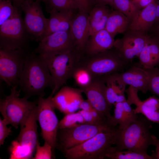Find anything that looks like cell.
I'll return each mask as SVG.
<instances>
[{
  "label": "cell",
  "instance_id": "1",
  "mask_svg": "<svg viewBox=\"0 0 159 159\" xmlns=\"http://www.w3.org/2000/svg\"><path fill=\"white\" fill-rule=\"evenodd\" d=\"M18 86L24 93L23 97L27 99L35 95L44 97L47 88H50L52 91L53 90V80L42 55L34 51L30 52L25 61Z\"/></svg>",
  "mask_w": 159,
  "mask_h": 159
},
{
  "label": "cell",
  "instance_id": "2",
  "mask_svg": "<svg viewBox=\"0 0 159 159\" xmlns=\"http://www.w3.org/2000/svg\"><path fill=\"white\" fill-rule=\"evenodd\" d=\"M151 121L139 116L134 122L127 127L120 129L117 127L114 146L117 150H125L143 154H147L148 147L153 145L150 129Z\"/></svg>",
  "mask_w": 159,
  "mask_h": 159
},
{
  "label": "cell",
  "instance_id": "3",
  "mask_svg": "<svg viewBox=\"0 0 159 159\" xmlns=\"http://www.w3.org/2000/svg\"><path fill=\"white\" fill-rule=\"evenodd\" d=\"M117 128L98 133L82 143L62 153L67 159H105L110 148L115 144Z\"/></svg>",
  "mask_w": 159,
  "mask_h": 159
},
{
  "label": "cell",
  "instance_id": "4",
  "mask_svg": "<svg viewBox=\"0 0 159 159\" xmlns=\"http://www.w3.org/2000/svg\"><path fill=\"white\" fill-rule=\"evenodd\" d=\"M79 64L86 67L93 77L123 72L129 64L115 48L90 56H84Z\"/></svg>",
  "mask_w": 159,
  "mask_h": 159
},
{
  "label": "cell",
  "instance_id": "5",
  "mask_svg": "<svg viewBox=\"0 0 159 159\" xmlns=\"http://www.w3.org/2000/svg\"><path fill=\"white\" fill-rule=\"evenodd\" d=\"M21 7L16 8L12 16L0 26V48L15 50L28 48L32 40L22 16Z\"/></svg>",
  "mask_w": 159,
  "mask_h": 159
},
{
  "label": "cell",
  "instance_id": "6",
  "mask_svg": "<svg viewBox=\"0 0 159 159\" xmlns=\"http://www.w3.org/2000/svg\"><path fill=\"white\" fill-rule=\"evenodd\" d=\"M17 87H11L10 94L0 101V112L3 119L8 125L16 129L25 122L37 105V102L19 97L21 90L18 91Z\"/></svg>",
  "mask_w": 159,
  "mask_h": 159
},
{
  "label": "cell",
  "instance_id": "7",
  "mask_svg": "<svg viewBox=\"0 0 159 159\" xmlns=\"http://www.w3.org/2000/svg\"><path fill=\"white\" fill-rule=\"evenodd\" d=\"M116 128L109 124L93 125L85 123L71 128L58 129L55 148L62 152L82 143L98 133Z\"/></svg>",
  "mask_w": 159,
  "mask_h": 159
},
{
  "label": "cell",
  "instance_id": "8",
  "mask_svg": "<svg viewBox=\"0 0 159 159\" xmlns=\"http://www.w3.org/2000/svg\"><path fill=\"white\" fill-rule=\"evenodd\" d=\"M30 52L28 48L13 50L0 48V79L8 86H18L25 61Z\"/></svg>",
  "mask_w": 159,
  "mask_h": 159
},
{
  "label": "cell",
  "instance_id": "9",
  "mask_svg": "<svg viewBox=\"0 0 159 159\" xmlns=\"http://www.w3.org/2000/svg\"><path fill=\"white\" fill-rule=\"evenodd\" d=\"M51 93L46 98L39 97L37 101L36 118L39 123L41 135L44 142L49 144L54 152L56 148L59 122Z\"/></svg>",
  "mask_w": 159,
  "mask_h": 159
},
{
  "label": "cell",
  "instance_id": "10",
  "mask_svg": "<svg viewBox=\"0 0 159 159\" xmlns=\"http://www.w3.org/2000/svg\"><path fill=\"white\" fill-rule=\"evenodd\" d=\"M42 56L54 81V87L51 93L54 95L68 80L72 77L74 69L80 60L74 51L66 53Z\"/></svg>",
  "mask_w": 159,
  "mask_h": 159
},
{
  "label": "cell",
  "instance_id": "11",
  "mask_svg": "<svg viewBox=\"0 0 159 159\" xmlns=\"http://www.w3.org/2000/svg\"><path fill=\"white\" fill-rule=\"evenodd\" d=\"M20 7L24 14V21L29 33L32 40L39 42L43 38L48 21L40 3L34 0L26 1Z\"/></svg>",
  "mask_w": 159,
  "mask_h": 159
},
{
  "label": "cell",
  "instance_id": "12",
  "mask_svg": "<svg viewBox=\"0 0 159 159\" xmlns=\"http://www.w3.org/2000/svg\"><path fill=\"white\" fill-rule=\"evenodd\" d=\"M74 45L70 30L56 32L44 37L34 49L42 56H50L74 51Z\"/></svg>",
  "mask_w": 159,
  "mask_h": 159
},
{
  "label": "cell",
  "instance_id": "13",
  "mask_svg": "<svg viewBox=\"0 0 159 159\" xmlns=\"http://www.w3.org/2000/svg\"><path fill=\"white\" fill-rule=\"evenodd\" d=\"M150 37L145 34L127 31L122 39L115 40L114 48L123 60L129 64L138 56Z\"/></svg>",
  "mask_w": 159,
  "mask_h": 159
},
{
  "label": "cell",
  "instance_id": "14",
  "mask_svg": "<svg viewBox=\"0 0 159 159\" xmlns=\"http://www.w3.org/2000/svg\"><path fill=\"white\" fill-rule=\"evenodd\" d=\"M106 86L103 77H94L91 83L81 89L93 107L109 121L112 117L111 106L105 96Z\"/></svg>",
  "mask_w": 159,
  "mask_h": 159
},
{
  "label": "cell",
  "instance_id": "15",
  "mask_svg": "<svg viewBox=\"0 0 159 159\" xmlns=\"http://www.w3.org/2000/svg\"><path fill=\"white\" fill-rule=\"evenodd\" d=\"M69 30L74 41V52L81 59L84 56L85 47L90 36L88 13L79 10L74 13Z\"/></svg>",
  "mask_w": 159,
  "mask_h": 159
},
{
  "label": "cell",
  "instance_id": "16",
  "mask_svg": "<svg viewBox=\"0 0 159 159\" xmlns=\"http://www.w3.org/2000/svg\"><path fill=\"white\" fill-rule=\"evenodd\" d=\"M36 107L20 126V132L16 139L22 148L32 157L38 142Z\"/></svg>",
  "mask_w": 159,
  "mask_h": 159
},
{
  "label": "cell",
  "instance_id": "17",
  "mask_svg": "<svg viewBox=\"0 0 159 159\" xmlns=\"http://www.w3.org/2000/svg\"><path fill=\"white\" fill-rule=\"evenodd\" d=\"M158 4L153 0L140 10L131 21L127 31L146 34L155 22Z\"/></svg>",
  "mask_w": 159,
  "mask_h": 159
},
{
  "label": "cell",
  "instance_id": "18",
  "mask_svg": "<svg viewBox=\"0 0 159 159\" xmlns=\"http://www.w3.org/2000/svg\"><path fill=\"white\" fill-rule=\"evenodd\" d=\"M115 74L126 85L132 86L144 94L148 90L149 75L143 68L133 66L125 71Z\"/></svg>",
  "mask_w": 159,
  "mask_h": 159
},
{
  "label": "cell",
  "instance_id": "19",
  "mask_svg": "<svg viewBox=\"0 0 159 159\" xmlns=\"http://www.w3.org/2000/svg\"><path fill=\"white\" fill-rule=\"evenodd\" d=\"M114 38L105 29L90 35L85 47L84 56L92 55L113 48Z\"/></svg>",
  "mask_w": 159,
  "mask_h": 159
},
{
  "label": "cell",
  "instance_id": "20",
  "mask_svg": "<svg viewBox=\"0 0 159 159\" xmlns=\"http://www.w3.org/2000/svg\"><path fill=\"white\" fill-rule=\"evenodd\" d=\"M107 6L95 4L88 13L90 36L105 29L111 11Z\"/></svg>",
  "mask_w": 159,
  "mask_h": 159
},
{
  "label": "cell",
  "instance_id": "21",
  "mask_svg": "<svg viewBox=\"0 0 159 159\" xmlns=\"http://www.w3.org/2000/svg\"><path fill=\"white\" fill-rule=\"evenodd\" d=\"M74 13L71 11H54L49 14L43 38L56 32L69 30L71 19Z\"/></svg>",
  "mask_w": 159,
  "mask_h": 159
},
{
  "label": "cell",
  "instance_id": "22",
  "mask_svg": "<svg viewBox=\"0 0 159 159\" xmlns=\"http://www.w3.org/2000/svg\"><path fill=\"white\" fill-rule=\"evenodd\" d=\"M131 20L122 13L117 10L111 11L105 29L114 37L119 33L127 31Z\"/></svg>",
  "mask_w": 159,
  "mask_h": 159
},
{
  "label": "cell",
  "instance_id": "23",
  "mask_svg": "<svg viewBox=\"0 0 159 159\" xmlns=\"http://www.w3.org/2000/svg\"><path fill=\"white\" fill-rule=\"evenodd\" d=\"M134 110L135 113H141L149 120L159 124V98L155 96L142 101Z\"/></svg>",
  "mask_w": 159,
  "mask_h": 159
},
{
  "label": "cell",
  "instance_id": "24",
  "mask_svg": "<svg viewBox=\"0 0 159 159\" xmlns=\"http://www.w3.org/2000/svg\"><path fill=\"white\" fill-rule=\"evenodd\" d=\"M46 11L50 14L54 11H71L79 10L76 0H44Z\"/></svg>",
  "mask_w": 159,
  "mask_h": 159
},
{
  "label": "cell",
  "instance_id": "25",
  "mask_svg": "<svg viewBox=\"0 0 159 159\" xmlns=\"http://www.w3.org/2000/svg\"><path fill=\"white\" fill-rule=\"evenodd\" d=\"M105 158L110 159H154L148 154H143L127 150L126 151L116 150L112 146L105 156Z\"/></svg>",
  "mask_w": 159,
  "mask_h": 159
},
{
  "label": "cell",
  "instance_id": "26",
  "mask_svg": "<svg viewBox=\"0 0 159 159\" xmlns=\"http://www.w3.org/2000/svg\"><path fill=\"white\" fill-rule=\"evenodd\" d=\"M112 7L122 13L131 21L141 9L132 0H113Z\"/></svg>",
  "mask_w": 159,
  "mask_h": 159
},
{
  "label": "cell",
  "instance_id": "27",
  "mask_svg": "<svg viewBox=\"0 0 159 159\" xmlns=\"http://www.w3.org/2000/svg\"><path fill=\"white\" fill-rule=\"evenodd\" d=\"M72 77L80 88L88 86L92 82L94 78L90 71L79 63L74 69Z\"/></svg>",
  "mask_w": 159,
  "mask_h": 159
},
{
  "label": "cell",
  "instance_id": "28",
  "mask_svg": "<svg viewBox=\"0 0 159 159\" xmlns=\"http://www.w3.org/2000/svg\"><path fill=\"white\" fill-rule=\"evenodd\" d=\"M71 88L67 86L62 87L52 98L55 108L65 114Z\"/></svg>",
  "mask_w": 159,
  "mask_h": 159
},
{
  "label": "cell",
  "instance_id": "29",
  "mask_svg": "<svg viewBox=\"0 0 159 159\" xmlns=\"http://www.w3.org/2000/svg\"><path fill=\"white\" fill-rule=\"evenodd\" d=\"M82 90L71 87L69 95L66 114L74 112L79 109L81 102L84 100Z\"/></svg>",
  "mask_w": 159,
  "mask_h": 159
},
{
  "label": "cell",
  "instance_id": "30",
  "mask_svg": "<svg viewBox=\"0 0 159 159\" xmlns=\"http://www.w3.org/2000/svg\"><path fill=\"white\" fill-rule=\"evenodd\" d=\"M85 123L83 117L78 112L69 113L59 122L58 129L71 128Z\"/></svg>",
  "mask_w": 159,
  "mask_h": 159
},
{
  "label": "cell",
  "instance_id": "31",
  "mask_svg": "<svg viewBox=\"0 0 159 159\" xmlns=\"http://www.w3.org/2000/svg\"><path fill=\"white\" fill-rule=\"evenodd\" d=\"M16 8L10 0L0 1V26L11 18Z\"/></svg>",
  "mask_w": 159,
  "mask_h": 159
},
{
  "label": "cell",
  "instance_id": "32",
  "mask_svg": "<svg viewBox=\"0 0 159 159\" xmlns=\"http://www.w3.org/2000/svg\"><path fill=\"white\" fill-rule=\"evenodd\" d=\"M145 69L149 75L148 90L159 97V68L155 67Z\"/></svg>",
  "mask_w": 159,
  "mask_h": 159
},
{
  "label": "cell",
  "instance_id": "33",
  "mask_svg": "<svg viewBox=\"0 0 159 159\" xmlns=\"http://www.w3.org/2000/svg\"><path fill=\"white\" fill-rule=\"evenodd\" d=\"M122 102L124 109V120L122 124L117 126L120 129L127 127L132 123L135 121L138 116L137 114L135 113L134 109L127 103L126 100Z\"/></svg>",
  "mask_w": 159,
  "mask_h": 159
},
{
  "label": "cell",
  "instance_id": "34",
  "mask_svg": "<svg viewBox=\"0 0 159 159\" xmlns=\"http://www.w3.org/2000/svg\"><path fill=\"white\" fill-rule=\"evenodd\" d=\"M36 153L34 159H50L53 158L54 151L51 146L44 142V145L41 146L39 142L37 143Z\"/></svg>",
  "mask_w": 159,
  "mask_h": 159
},
{
  "label": "cell",
  "instance_id": "35",
  "mask_svg": "<svg viewBox=\"0 0 159 159\" xmlns=\"http://www.w3.org/2000/svg\"><path fill=\"white\" fill-rule=\"evenodd\" d=\"M149 38L138 56L140 63L143 67L142 68L144 69L155 67L149 49Z\"/></svg>",
  "mask_w": 159,
  "mask_h": 159
},
{
  "label": "cell",
  "instance_id": "36",
  "mask_svg": "<svg viewBox=\"0 0 159 159\" xmlns=\"http://www.w3.org/2000/svg\"><path fill=\"white\" fill-rule=\"evenodd\" d=\"M113 105L115 107L114 114L109 121L110 124L113 127H116L118 125H121L124 120V109L122 102H116Z\"/></svg>",
  "mask_w": 159,
  "mask_h": 159
},
{
  "label": "cell",
  "instance_id": "37",
  "mask_svg": "<svg viewBox=\"0 0 159 159\" xmlns=\"http://www.w3.org/2000/svg\"><path fill=\"white\" fill-rule=\"evenodd\" d=\"M149 49L154 67L159 64V42L154 37L149 39Z\"/></svg>",
  "mask_w": 159,
  "mask_h": 159
},
{
  "label": "cell",
  "instance_id": "38",
  "mask_svg": "<svg viewBox=\"0 0 159 159\" xmlns=\"http://www.w3.org/2000/svg\"><path fill=\"white\" fill-rule=\"evenodd\" d=\"M127 95V102L130 105H135L136 106L138 105L141 100L139 98L138 95V90L134 87L129 86L125 91Z\"/></svg>",
  "mask_w": 159,
  "mask_h": 159
},
{
  "label": "cell",
  "instance_id": "39",
  "mask_svg": "<svg viewBox=\"0 0 159 159\" xmlns=\"http://www.w3.org/2000/svg\"><path fill=\"white\" fill-rule=\"evenodd\" d=\"M8 125L3 119L0 118V145L4 144L6 139L12 132L11 127H8Z\"/></svg>",
  "mask_w": 159,
  "mask_h": 159
},
{
  "label": "cell",
  "instance_id": "40",
  "mask_svg": "<svg viewBox=\"0 0 159 159\" xmlns=\"http://www.w3.org/2000/svg\"><path fill=\"white\" fill-rule=\"evenodd\" d=\"M79 7V10L88 13L95 5L93 0H76Z\"/></svg>",
  "mask_w": 159,
  "mask_h": 159
},
{
  "label": "cell",
  "instance_id": "41",
  "mask_svg": "<svg viewBox=\"0 0 159 159\" xmlns=\"http://www.w3.org/2000/svg\"><path fill=\"white\" fill-rule=\"evenodd\" d=\"M78 112L81 114L83 117L85 123L93 125L104 124H100L93 117L91 113L89 111L81 110Z\"/></svg>",
  "mask_w": 159,
  "mask_h": 159
},
{
  "label": "cell",
  "instance_id": "42",
  "mask_svg": "<svg viewBox=\"0 0 159 159\" xmlns=\"http://www.w3.org/2000/svg\"><path fill=\"white\" fill-rule=\"evenodd\" d=\"M153 145L156 147L155 151L152 153V156L154 159H159V139L154 135H152Z\"/></svg>",
  "mask_w": 159,
  "mask_h": 159
},
{
  "label": "cell",
  "instance_id": "43",
  "mask_svg": "<svg viewBox=\"0 0 159 159\" xmlns=\"http://www.w3.org/2000/svg\"><path fill=\"white\" fill-rule=\"evenodd\" d=\"M93 108L91 104L87 100H84L80 103L79 107V108L82 110L89 112Z\"/></svg>",
  "mask_w": 159,
  "mask_h": 159
},
{
  "label": "cell",
  "instance_id": "44",
  "mask_svg": "<svg viewBox=\"0 0 159 159\" xmlns=\"http://www.w3.org/2000/svg\"><path fill=\"white\" fill-rule=\"evenodd\" d=\"M136 5L141 9L150 4L153 0H132Z\"/></svg>",
  "mask_w": 159,
  "mask_h": 159
},
{
  "label": "cell",
  "instance_id": "45",
  "mask_svg": "<svg viewBox=\"0 0 159 159\" xmlns=\"http://www.w3.org/2000/svg\"><path fill=\"white\" fill-rule=\"evenodd\" d=\"M95 4H99L109 5L112 7L113 0H93Z\"/></svg>",
  "mask_w": 159,
  "mask_h": 159
},
{
  "label": "cell",
  "instance_id": "46",
  "mask_svg": "<svg viewBox=\"0 0 159 159\" xmlns=\"http://www.w3.org/2000/svg\"><path fill=\"white\" fill-rule=\"evenodd\" d=\"M13 3V4L17 7H20L21 4L24 2L28 1H31L34 0H10Z\"/></svg>",
  "mask_w": 159,
  "mask_h": 159
},
{
  "label": "cell",
  "instance_id": "47",
  "mask_svg": "<svg viewBox=\"0 0 159 159\" xmlns=\"http://www.w3.org/2000/svg\"><path fill=\"white\" fill-rule=\"evenodd\" d=\"M158 22H159V3L158 5L157 8L156 17L155 22L157 23Z\"/></svg>",
  "mask_w": 159,
  "mask_h": 159
},
{
  "label": "cell",
  "instance_id": "48",
  "mask_svg": "<svg viewBox=\"0 0 159 159\" xmlns=\"http://www.w3.org/2000/svg\"><path fill=\"white\" fill-rule=\"evenodd\" d=\"M156 36L154 37L159 42V26H158L156 29L155 31Z\"/></svg>",
  "mask_w": 159,
  "mask_h": 159
},
{
  "label": "cell",
  "instance_id": "49",
  "mask_svg": "<svg viewBox=\"0 0 159 159\" xmlns=\"http://www.w3.org/2000/svg\"><path fill=\"white\" fill-rule=\"evenodd\" d=\"M34 1H38V2H39V3H41V1H43L44 0H34Z\"/></svg>",
  "mask_w": 159,
  "mask_h": 159
},
{
  "label": "cell",
  "instance_id": "50",
  "mask_svg": "<svg viewBox=\"0 0 159 159\" xmlns=\"http://www.w3.org/2000/svg\"><path fill=\"white\" fill-rule=\"evenodd\" d=\"M2 0H0V1H2Z\"/></svg>",
  "mask_w": 159,
  "mask_h": 159
},
{
  "label": "cell",
  "instance_id": "51",
  "mask_svg": "<svg viewBox=\"0 0 159 159\" xmlns=\"http://www.w3.org/2000/svg\"></svg>",
  "mask_w": 159,
  "mask_h": 159
}]
</instances>
